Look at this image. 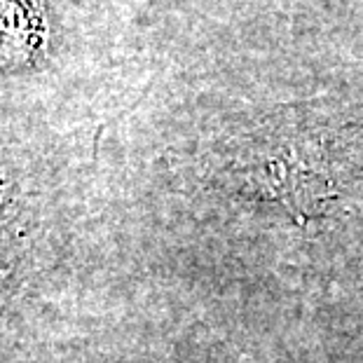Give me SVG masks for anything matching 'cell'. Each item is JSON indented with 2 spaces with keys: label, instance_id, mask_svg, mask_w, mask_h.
<instances>
[{
  "label": "cell",
  "instance_id": "1",
  "mask_svg": "<svg viewBox=\"0 0 363 363\" xmlns=\"http://www.w3.org/2000/svg\"><path fill=\"white\" fill-rule=\"evenodd\" d=\"M26 225L17 185L0 160V323L24 277Z\"/></svg>",
  "mask_w": 363,
  "mask_h": 363
},
{
  "label": "cell",
  "instance_id": "2",
  "mask_svg": "<svg viewBox=\"0 0 363 363\" xmlns=\"http://www.w3.org/2000/svg\"><path fill=\"white\" fill-rule=\"evenodd\" d=\"M40 43V10L30 0H0V68L26 66Z\"/></svg>",
  "mask_w": 363,
  "mask_h": 363
}]
</instances>
